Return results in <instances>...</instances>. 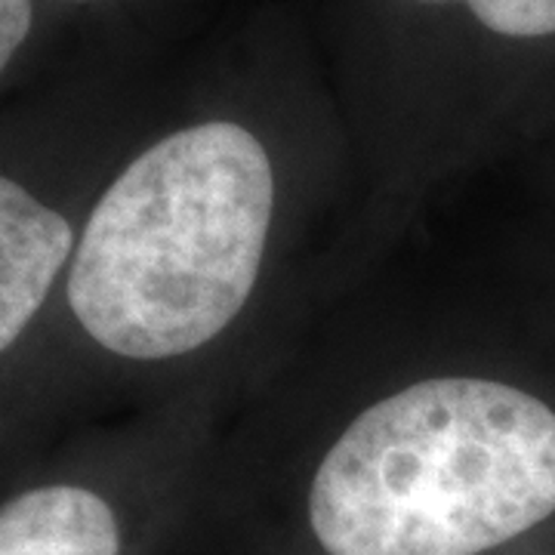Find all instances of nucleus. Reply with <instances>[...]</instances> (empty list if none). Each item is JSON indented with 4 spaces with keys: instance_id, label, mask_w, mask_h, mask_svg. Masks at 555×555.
<instances>
[{
    "instance_id": "obj_1",
    "label": "nucleus",
    "mask_w": 555,
    "mask_h": 555,
    "mask_svg": "<svg viewBox=\"0 0 555 555\" xmlns=\"http://www.w3.org/2000/svg\"><path fill=\"white\" fill-rule=\"evenodd\" d=\"M275 204L272 160L247 127L207 120L145 149L87 219L68 302L102 349L185 356L250 297Z\"/></svg>"
},
{
    "instance_id": "obj_2",
    "label": "nucleus",
    "mask_w": 555,
    "mask_h": 555,
    "mask_svg": "<svg viewBox=\"0 0 555 555\" xmlns=\"http://www.w3.org/2000/svg\"><path fill=\"white\" fill-rule=\"evenodd\" d=\"M555 513V414L521 389L423 379L349 423L309 491L327 555H481Z\"/></svg>"
},
{
    "instance_id": "obj_3",
    "label": "nucleus",
    "mask_w": 555,
    "mask_h": 555,
    "mask_svg": "<svg viewBox=\"0 0 555 555\" xmlns=\"http://www.w3.org/2000/svg\"><path fill=\"white\" fill-rule=\"evenodd\" d=\"M68 219L0 177V352L38 315L62 266L72 257Z\"/></svg>"
},
{
    "instance_id": "obj_4",
    "label": "nucleus",
    "mask_w": 555,
    "mask_h": 555,
    "mask_svg": "<svg viewBox=\"0 0 555 555\" xmlns=\"http://www.w3.org/2000/svg\"><path fill=\"white\" fill-rule=\"evenodd\" d=\"M0 555H120L118 518L93 491L38 488L0 509Z\"/></svg>"
},
{
    "instance_id": "obj_5",
    "label": "nucleus",
    "mask_w": 555,
    "mask_h": 555,
    "mask_svg": "<svg viewBox=\"0 0 555 555\" xmlns=\"http://www.w3.org/2000/svg\"><path fill=\"white\" fill-rule=\"evenodd\" d=\"M451 3V0H420ZM488 31L503 38H550L555 35V0H460Z\"/></svg>"
},
{
    "instance_id": "obj_6",
    "label": "nucleus",
    "mask_w": 555,
    "mask_h": 555,
    "mask_svg": "<svg viewBox=\"0 0 555 555\" xmlns=\"http://www.w3.org/2000/svg\"><path fill=\"white\" fill-rule=\"evenodd\" d=\"M31 31V0H0V75Z\"/></svg>"
},
{
    "instance_id": "obj_7",
    "label": "nucleus",
    "mask_w": 555,
    "mask_h": 555,
    "mask_svg": "<svg viewBox=\"0 0 555 555\" xmlns=\"http://www.w3.org/2000/svg\"><path fill=\"white\" fill-rule=\"evenodd\" d=\"M78 3H87V0H78Z\"/></svg>"
}]
</instances>
